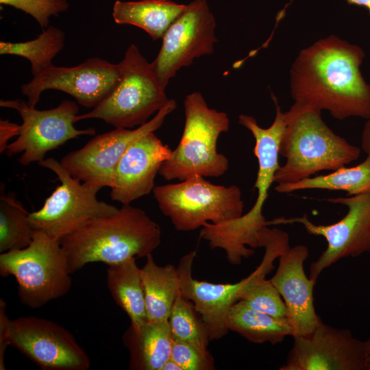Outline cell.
Segmentation results:
<instances>
[{"instance_id":"obj_1","label":"cell","mask_w":370,"mask_h":370,"mask_svg":"<svg viewBox=\"0 0 370 370\" xmlns=\"http://www.w3.org/2000/svg\"><path fill=\"white\" fill-rule=\"evenodd\" d=\"M364 50L331 35L303 49L290 70L295 106L328 110L338 120L370 119V84L360 66Z\"/></svg>"},{"instance_id":"obj_2","label":"cell","mask_w":370,"mask_h":370,"mask_svg":"<svg viewBox=\"0 0 370 370\" xmlns=\"http://www.w3.org/2000/svg\"><path fill=\"white\" fill-rule=\"evenodd\" d=\"M271 97L275 105V117L267 128L261 127L256 120L246 114H240L238 123L247 128L255 139L254 154L258 170L254 187L257 198L251 210L239 218L219 224L206 223L200 230V237L208 243L212 249H223L227 260L239 264L243 258L252 256L254 248L262 247L261 233L268 225L262 214L264 204L279 165V148L286 124L283 112L275 95Z\"/></svg>"},{"instance_id":"obj_3","label":"cell","mask_w":370,"mask_h":370,"mask_svg":"<svg viewBox=\"0 0 370 370\" xmlns=\"http://www.w3.org/2000/svg\"><path fill=\"white\" fill-rule=\"evenodd\" d=\"M60 241L72 274L89 263L110 266L146 258L160 244L161 230L143 209L123 204L114 214L95 219Z\"/></svg>"},{"instance_id":"obj_4","label":"cell","mask_w":370,"mask_h":370,"mask_svg":"<svg viewBox=\"0 0 370 370\" xmlns=\"http://www.w3.org/2000/svg\"><path fill=\"white\" fill-rule=\"evenodd\" d=\"M321 112L293 105L285 112L279 153L286 161L276 171L273 183L296 182L358 159L360 149L335 134L321 119Z\"/></svg>"},{"instance_id":"obj_5","label":"cell","mask_w":370,"mask_h":370,"mask_svg":"<svg viewBox=\"0 0 370 370\" xmlns=\"http://www.w3.org/2000/svg\"><path fill=\"white\" fill-rule=\"evenodd\" d=\"M184 107L185 122L181 139L158 174L169 181L224 175L229 160L217 147L220 134L229 130L227 114L209 108L199 92L186 95Z\"/></svg>"},{"instance_id":"obj_6","label":"cell","mask_w":370,"mask_h":370,"mask_svg":"<svg viewBox=\"0 0 370 370\" xmlns=\"http://www.w3.org/2000/svg\"><path fill=\"white\" fill-rule=\"evenodd\" d=\"M0 273L15 278L20 301L32 309L64 296L72 285L60 241L39 230L27 247L1 253Z\"/></svg>"},{"instance_id":"obj_7","label":"cell","mask_w":370,"mask_h":370,"mask_svg":"<svg viewBox=\"0 0 370 370\" xmlns=\"http://www.w3.org/2000/svg\"><path fill=\"white\" fill-rule=\"evenodd\" d=\"M121 76L112 92L90 112L77 114L75 123L99 119L115 128H133L149 121L169 101L151 64L130 45L119 63Z\"/></svg>"},{"instance_id":"obj_8","label":"cell","mask_w":370,"mask_h":370,"mask_svg":"<svg viewBox=\"0 0 370 370\" xmlns=\"http://www.w3.org/2000/svg\"><path fill=\"white\" fill-rule=\"evenodd\" d=\"M153 193L160 211L177 231H193L208 222L219 224L243 214L239 187L216 185L200 175L156 186Z\"/></svg>"},{"instance_id":"obj_9","label":"cell","mask_w":370,"mask_h":370,"mask_svg":"<svg viewBox=\"0 0 370 370\" xmlns=\"http://www.w3.org/2000/svg\"><path fill=\"white\" fill-rule=\"evenodd\" d=\"M52 171L60 181L43 206L29 212V221L34 230L42 231L60 240L89 221L114 214L118 208L97 199L100 187L73 177L56 159L38 163Z\"/></svg>"},{"instance_id":"obj_10","label":"cell","mask_w":370,"mask_h":370,"mask_svg":"<svg viewBox=\"0 0 370 370\" xmlns=\"http://www.w3.org/2000/svg\"><path fill=\"white\" fill-rule=\"evenodd\" d=\"M0 106L16 110L21 117L19 134L5 152L8 157L22 153L18 162L23 166L44 160L47 153L71 139L96 133L92 127L78 130L74 127L79 113L74 101L64 100L57 107L45 110L31 108L22 99H1Z\"/></svg>"},{"instance_id":"obj_11","label":"cell","mask_w":370,"mask_h":370,"mask_svg":"<svg viewBox=\"0 0 370 370\" xmlns=\"http://www.w3.org/2000/svg\"><path fill=\"white\" fill-rule=\"evenodd\" d=\"M328 201L348 208L347 214L332 224H315L307 214L292 218L279 217L267 221L268 225L300 223L308 234L325 239L326 249L310 266L309 278L315 282L323 270L339 260L370 252V192L330 198Z\"/></svg>"},{"instance_id":"obj_12","label":"cell","mask_w":370,"mask_h":370,"mask_svg":"<svg viewBox=\"0 0 370 370\" xmlns=\"http://www.w3.org/2000/svg\"><path fill=\"white\" fill-rule=\"evenodd\" d=\"M176 108L174 99L167 103L149 121L134 130L115 128L91 138L79 149L71 151L60 161L75 178L88 184L111 187L116 168L129 146L138 138L155 132Z\"/></svg>"},{"instance_id":"obj_13","label":"cell","mask_w":370,"mask_h":370,"mask_svg":"<svg viewBox=\"0 0 370 370\" xmlns=\"http://www.w3.org/2000/svg\"><path fill=\"white\" fill-rule=\"evenodd\" d=\"M215 27V18L206 0H193L186 5L166 31L159 53L151 63L164 88L182 67L213 53L217 41Z\"/></svg>"},{"instance_id":"obj_14","label":"cell","mask_w":370,"mask_h":370,"mask_svg":"<svg viewBox=\"0 0 370 370\" xmlns=\"http://www.w3.org/2000/svg\"><path fill=\"white\" fill-rule=\"evenodd\" d=\"M10 346L44 370H87L90 359L74 336L58 323L28 316L10 319Z\"/></svg>"},{"instance_id":"obj_15","label":"cell","mask_w":370,"mask_h":370,"mask_svg":"<svg viewBox=\"0 0 370 370\" xmlns=\"http://www.w3.org/2000/svg\"><path fill=\"white\" fill-rule=\"evenodd\" d=\"M121 76L119 64L93 57L72 67L53 65L21 85L27 104L35 108L41 94L47 90H60L73 97L86 108H94L108 97Z\"/></svg>"},{"instance_id":"obj_16","label":"cell","mask_w":370,"mask_h":370,"mask_svg":"<svg viewBox=\"0 0 370 370\" xmlns=\"http://www.w3.org/2000/svg\"><path fill=\"white\" fill-rule=\"evenodd\" d=\"M369 357L365 341L320 320L310 334L293 337L280 370H367Z\"/></svg>"},{"instance_id":"obj_17","label":"cell","mask_w":370,"mask_h":370,"mask_svg":"<svg viewBox=\"0 0 370 370\" xmlns=\"http://www.w3.org/2000/svg\"><path fill=\"white\" fill-rule=\"evenodd\" d=\"M197 255L191 251L182 256L177 267L180 291L191 301L204 323L210 341L220 340L228 332L226 320L232 306L256 278L258 267L247 277L234 284H214L193 277L192 268Z\"/></svg>"},{"instance_id":"obj_18","label":"cell","mask_w":370,"mask_h":370,"mask_svg":"<svg viewBox=\"0 0 370 370\" xmlns=\"http://www.w3.org/2000/svg\"><path fill=\"white\" fill-rule=\"evenodd\" d=\"M171 148L149 132L134 141L116 168L110 196L122 204L149 195L155 188V177L171 155Z\"/></svg>"},{"instance_id":"obj_19","label":"cell","mask_w":370,"mask_h":370,"mask_svg":"<svg viewBox=\"0 0 370 370\" xmlns=\"http://www.w3.org/2000/svg\"><path fill=\"white\" fill-rule=\"evenodd\" d=\"M308 256L306 245L290 247L279 257L277 270L269 279L285 303L293 337L310 334L321 320L314 306L315 282L306 276L304 268Z\"/></svg>"},{"instance_id":"obj_20","label":"cell","mask_w":370,"mask_h":370,"mask_svg":"<svg viewBox=\"0 0 370 370\" xmlns=\"http://www.w3.org/2000/svg\"><path fill=\"white\" fill-rule=\"evenodd\" d=\"M173 336L168 320L147 321L139 329L130 326L123 335L133 370H161L171 358Z\"/></svg>"},{"instance_id":"obj_21","label":"cell","mask_w":370,"mask_h":370,"mask_svg":"<svg viewBox=\"0 0 370 370\" xmlns=\"http://www.w3.org/2000/svg\"><path fill=\"white\" fill-rule=\"evenodd\" d=\"M186 8V5L171 0H116L112 7V17L116 23L138 27L156 40L162 38Z\"/></svg>"},{"instance_id":"obj_22","label":"cell","mask_w":370,"mask_h":370,"mask_svg":"<svg viewBox=\"0 0 370 370\" xmlns=\"http://www.w3.org/2000/svg\"><path fill=\"white\" fill-rule=\"evenodd\" d=\"M136 258L108 266L107 287L116 304L127 314L130 326L137 330L147 321L140 268Z\"/></svg>"},{"instance_id":"obj_23","label":"cell","mask_w":370,"mask_h":370,"mask_svg":"<svg viewBox=\"0 0 370 370\" xmlns=\"http://www.w3.org/2000/svg\"><path fill=\"white\" fill-rule=\"evenodd\" d=\"M140 274L148 321L168 320L180 293L177 267L171 264H157L150 254L140 268Z\"/></svg>"},{"instance_id":"obj_24","label":"cell","mask_w":370,"mask_h":370,"mask_svg":"<svg viewBox=\"0 0 370 370\" xmlns=\"http://www.w3.org/2000/svg\"><path fill=\"white\" fill-rule=\"evenodd\" d=\"M229 331L235 332L247 341L275 345L287 336H293V328L286 317H275L258 311L245 301L239 300L230 308L226 320Z\"/></svg>"},{"instance_id":"obj_25","label":"cell","mask_w":370,"mask_h":370,"mask_svg":"<svg viewBox=\"0 0 370 370\" xmlns=\"http://www.w3.org/2000/svg\"><path fill=\"white\" fill-rule=\"evenodd\" d=\"M307 189L342 190L348 196L370 192V155L359 164L342 166L328 175L310 177L296 182L278 184L275 190L288 193Z\"/></svg>"},{"instance_id":"obj_26","label":"cell","mask_w":370,"mask_h":370,"mask_svg":"<svg viewBox=\"0 0 370 370\" xmlns=\"http://www.w3.org/2000/svg\"><path fill=\"white\" fill-rule=\"evenodd\" d=\"M64 41V32L49 25L34 40L19 42L1 41L0 54L26 58L30 62L32 74L36 76L53 65L52 60L63 49Z\"/></svg>"},{"instance_id":"obj_27","label":"cell","mask_w":370,"mask_h":370,"mask_svg":"<svg viewBox=\"0 0 370 370\" xmlns=\"http://www.w3.org/2000/svg\"><path fill=\"white\" fill-rule=\"evenodd\" d=\"M29 214L14 195L1 189L0 253L23 249L32 243L35 230L29 223Z\"/></svg>"},{"instance_id":"obj_28","label":"cell","mask_w":370,"mask_h":370,"mask_svg":"<svg viewBox=\"0 0 370 370\" xmlns=\"http://www.w3.org/2000/svg\"><path fill=\"white\" fill-rule=\"evenodd\" d=\"M173 338L208 350L210 341L204 323L193 303L178 294L168 319Z\"/></svg>"},{"instance_id":"obj_29","label":"cell","mask_w":370,"mask_h":370,"mask_svg":"<svg viewBox=\"0 0 370 370\" xmlns=\"http://www.w3.org/2000/svg\"><path fill=\"white\" fill-rule=\"evenodd\" d=\"M1 5L12 6L32 16L42 29L49 27V17L69 8L68 0H0Z\"/></svg>"},{"instance_id":"obj_30","label":"cell","mask_w":370,"mask_h":370,"mask_svg":"<svg viewBox=\"0 0 370 370\" xmlns=\"http://www.w3.org/2000/svg\"><path fill=\"white\" fill-rule=\"evenodd\" d=\"M182 370H214V362L208 350H204L192 344L173 340L171 356Z\"/></svg>"},{"instance_id":"obj_31","label":"cell","mask_w":370,"mask_h":370,"mask_svg":"<svg viewBox=\"0 0 370 370\" xmlns=\"http://www.w3.org/2000/svg\"><path fill=\"white\" fill-rule=\"evenodd\" d=\"M10 319L6 312V304L4 299H0V370L5 369V354L10 345Z\"/></svg>"},{"instance_id":"obj_32","label":"cell","mask_w":370,"mask_h":370,"mask_svg":"<svg viewBox=\"0 0 370 370\" xmlns=\"http://www.w3.org/2000/svg\"><path fill=\"white\" fill-rule=\"evenodd\" d=\"M20 125L8 119L0 120V152H5L8 142L14 136H18Z\"/></svg>"},{"instance_id":"obj_33","label":"cell","mask_w":370,"mask_h":370,"mask_svg":"<svg viewBox=\"0 0 370 370\" xmlns=\"http://www.w3.org/2000/svg\"><path fill=\"white\" fill-rule=\"evenodd\" d=\"M361 147L362 150L370 155V119L365 124L361 135Z\"/></svg>"},{"instance_id":"obj_34","label":"cell","mask_w":370,"mask_h":370,"mask_svg":"<svg viewBox=\"0 0 370 370\" xmlns=\"http://www.w3.org/2000/svg\"><path fill=\"white\" fill-rule=\"evenodd\" d=\"M293 1V0H291L288 5H289ZM346 1L349 5H356L366 8L370 15V0H346Z\"/></svg>"},{"instance_id":"obj_35","label":"cell","mask_w":370,"mask_h":370,"mask_svg":"<svg viewBox=\"0 0 370 370\" xmlns=\"http://www.w3.org/2000/svg\"><path fill=\"white\" fill-rule=\"evenodd\" d=\"M161 370H182V367L173 359L170 358L163 365Z\"/></svg>"},{"instance_id":"obj_36","label":"cell","mask_w":370,"mask_h":370,"mask_svg":"<svg viewBox=\"0 0 370 370\" xmlns=\"http://www.w3.org/2000/svg\"><path fill=\"white\" fill-rule=\"evenodd\" d=\"M365 343H366L368 354L370 356V335L369 338L365 341Z\"/></svg>"},{"instance_id":"obj_37","label":"cell","mask_w":370,"mask_h":370,"mask_svg":"<svg viewBox=\"0 0 370 370\" xmlns=\"http://www.w3.org/2000/svg\"><path fill=\"white\" fill-rule=\"evenodd\" d=\"M367 370H370V356L369 357L368 361H367Z\"/></svg>"}]
</instances>
